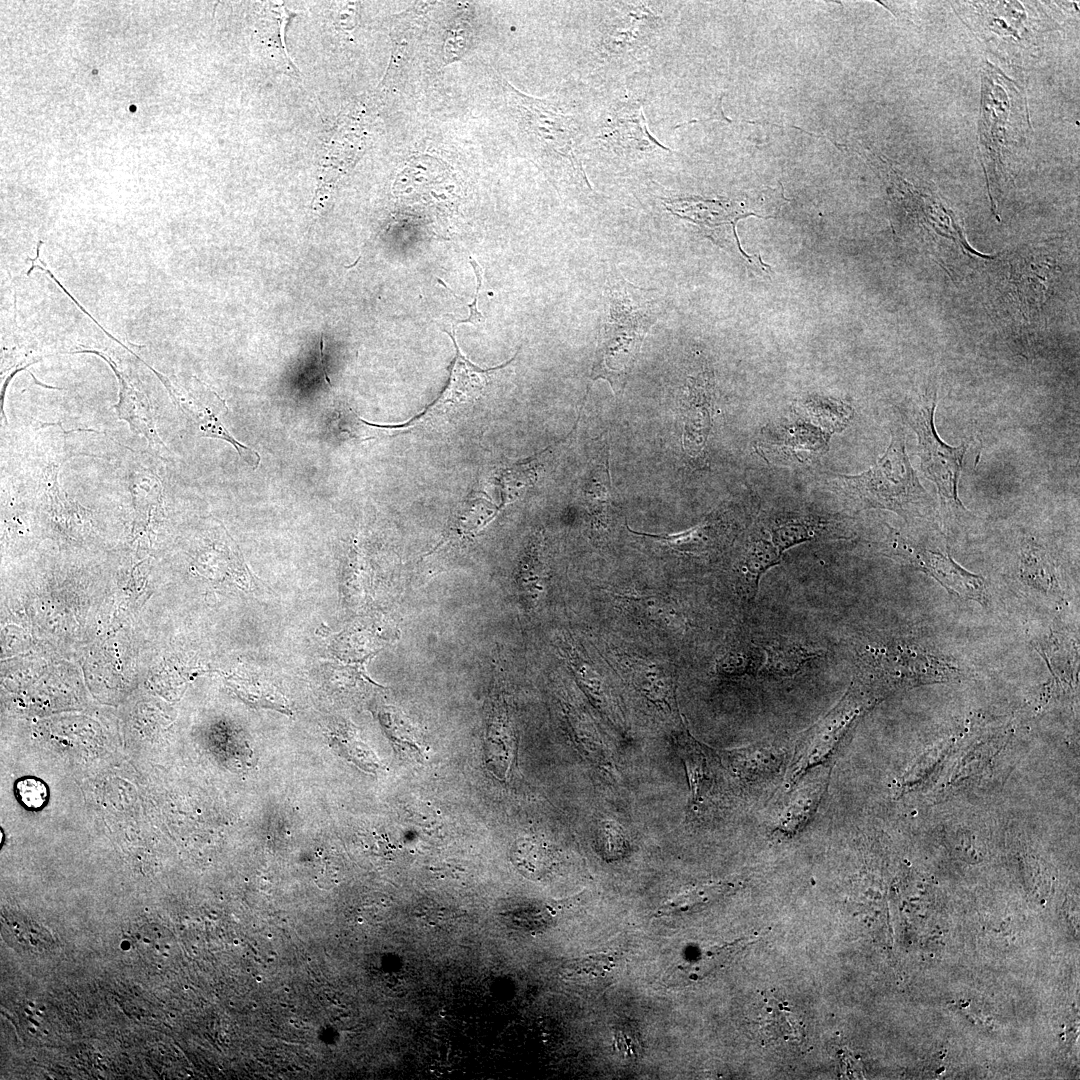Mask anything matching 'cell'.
<instances>
[{"label": "cell", "instance_id": "obj_26", "mask_svg": "<svg viewBox=\"0 0 1080 1080\" xmlns=\"http://www.w3.org/2000/svg\"><path fill=\"white\" fill-rule=\"evenodd\" d=\"M597 841L604 857L609 860L622 858L628 850V843L620 825L604 821L598 828Z\"/></svg>", "mask_w": 1080, "mask_h": 1080}, {"label": "cell", "instance_id": "obj_25", "mask_svg": "<svg viewBox=\"0 0 1080 1080\" xmlns=\"http://www.w3.org/2000/svg\"><path fill=\"white\" fill-rule=\"evenodd\" d=\"M765 659V653L759 647H747L726 654L718 663V670L726 676H741L756 673Z\"/></svg>", "mask_w": 1080, "mask_h": 1080}, {"label": "cell", "instance_id": "obj_10", "mask_svg": "<svg viewBox=\"0 0 1080 1080\" xmlns=\"http://www.w3.org/2000/svg\"><path fill=\"white\" fill-rule=\"evenodd\" d=\"M599 132L605 146L626 157L669 150L649 133L641 105L636 103L614 107Z\"/></svg>", "mask_w": 1080, "mask_h": 1080}, {"label": "cell", "instance_id": "obj_7", "mask_svg": "<svg viewBox=\"0 0 1080 1080\" xmlns=\"http://www.w3.org/2000/svg\"><path fill=\"white\" fill-rule=\"evenodd\" d=\"M452 337L456 349V357L449 379V383L441 395L418 416L400 425H388L392 431L406 430L421 423L432 420L448 418L465 406L475 403L485 391L488 382L500 367L482 370L468 361L460 352L454 336Z\"/></svg>", "mask_w": 1080, "mask_h": 1080}, {"label": "cell", "instance_id": "obj_20", "mask_svg": "<svg viewBox=\"0 0 1080 1080\" xmlns=\"http://www.w3.org/2000/svg\"><path fill=\"white\" fill-rule=\"evenodd\" d=\"M512 859L527 877L538 879L551 871L554 853L543 841L525 838L516 842Z\"/></svg>", "mask_w": 1080, "mask_h": 1080}, {"label": "cell", "instance_id": "obj_13", "mask_svg": "<svg viewBox=\"0 0 1080 1080\" xmlns=\"http://www.w3.org/2000/svg\"><path fill=\"white\" fill-rule=\"evenodd\" d=\"M828 777V771L819 770L796 790L779 816L777 828L780 832L793 834L809 821L824 793Z\"/></svg>", "mask_w": 1080, "mask_h": 1080}, {"label": "cell", "instance_id": "obj_8", "mask_svg": "<svg viewBox=\"0 0 1080 1080\" xmlns=\"http://www.w3.org/2000/svg\"><path fill=\"white\" fill-rule=\"evenodd\" d=\"M890 546L899 556L917 567H922L951 592L976 600L982 605L987 604L984 579L963 569L949 555L919 548L899 534H891Z\"/></svg>", "mask_w": 1080, "mask_h": 1080}, {"label": "cell", "instance_id": "obj_11", "mask_svg": "<svg viewBox=\"0 0 1080 1080\" xmlns=\"http://www.w3.org/2000/svg\"><path fill=\"white\" fill-rule=\"evenodd\" d=\"M486 727L488 761L499 777L511 770L517 752V737L505 700L494 695Z\"/></svg>", "mask_w": 1080, "mask_h": 1080}, {"label": "cell", "instance_id": "obj_19", "mask_svg": "<svg viewBox=\"0 0 1080 1080\" xmlns=\"http://www.w3.org/2000/svg\"><path fill=\"white\" fill-rule=\"evenodd\" d=\"M1021 577L1029 585L1051 591L1056 586L1053 563L1046 551L1038 544L1027 541L1021 552Z\"/></svg>", "mask_w": 1080, "mask_h": 1080}, {"label": "cell", "instance_id": "obj_4", "mask_svg": "<svg viewBox=\"0 0 1080 1080\" xmlns=\"http://www.w3.org/2000/svg\"><path fill=\"white\" fill-rule=\"evenodd\" d=\"M599 24L591 57L600 66L639 60L658 42L663 20L642 2H616Z\"/></svg>", "mask_w": 1080, "mask_h": 1080}, {"label": "cell", "instance_id": "obj_17", "mask_svg": "<svg viewBox=\"0 0 1080 1080\" xmlns=\"http://www.w3.org/2000/svg\"><path fill=\"white\" fill-rule=\"evenodd\" d=\"M516 582L519 590L529 601L536 602L544 591L546 567L543 553V540L536 536L530 543L519 562Z\"/></svg>", "mask_w": 1080, "mask_h": 1080}, {"label": "cell", "instance_id": "obj_24", "mask_svg": "<svg viewBox=\"0 0 1080 1080\" xmlns=\"http://www.w3.org/2000/svg\"><path fill=\"white\" fill-rule=\"evenodd\" d=\"M814 535V524L807 520L793 518L774 525L770 530V541L782 554L785 549L810 540Z\"/></svg>", "mask_w": 1080, "mask_h": 1080}, {"label": "cell", "instance_id": "obj_21", "mask_svg": "<svg viewBox=\"0 0 1080 1080\" xmlns=\"http://www.w3.org/2000/svg\"><path fill=\"white\" fill-rule=\"evenodd\" d=\"M678 748L688 778L690 804L692 808H697L707 775L706 756L699 743L689 733H685L679 738Z\"/></svg>", "mask_w": 1080, "mask_h": 1080}, {"label": "cell", "instance_id": "obj_5", "mask_svg": "<svg viewBox=\"0 0 1080 1080\" xmlns=\"http://www.w3.org/2000/svg\"><path fill=\"white\" fill-rule=\"evenodd\" d=\"M935 408L936 393L931 392L906 413L918 438L920 466L924 475L935 484L942 504L965 510L958 497V484L969 444L963 442L952 447L939 438L934 426Z\"/></svg>", "mask_w": 1080, "mask_h": 1080}, {"label": "cell", "instance_id": "obj_23", "mask_svg": "<svg viewBox=\"0 0 1080 1080\" xmlns=\"http://www.w3.org/2000/svg\"><path fill=\"white\" fill-rule=\"evenodd\" d=\"M731 888L729 883H710L682 892L666 901L659 909L661 915L689 911L717 899Z\"/></svg>", "mask_w": 1080, "mask_h": 1080}, {"label": "cell", "instance_id": "obj_30", "mask_svg": "<svg viewBox=\"0 0 1080 1080\" xmlns=\"http://www.w3.org/2000/svg\"><path fill=\"white\" fill-rule=\"evenodd\" d=\"M740 942L733 943L731 946L722 947L721 949H715L712 953L707 954L696 963L694 972L691 974H701L702 976L708 974L716 967H719L723 962L730 958L732 953H735L739 949Z\"/></svg>", "mask_w": 1080, "mask_h": 1080}, {"label": "cell", "instance_id": "obj_2", "mask_svg": "<svg viewBox=\"0 0 1080 1080\" xmlns=\"http://www.w3.org/2000/svg\"><path fill=\"white\" fill-rule=\"evenodd\" d=\"M979 137L986 171L1005 173V165L1020 152L1030 133L1026 98L1020 86L997 67L982 69Z\"/></svg>", "mask_w": 1080, "mask_h": 1080}, {"label": "cell", "instance_id": "obj_1", "mask_svg": "<svg viewBox=\"0 0 1080 1080\" xmlns=\"http://www.w3.org/2000/svg\"><path fill=\"white\" fill-rule=\"evenodd\" d=\"M604 297L606 309L599 330L591 380L605 379L617 395L626 385L657 314L655 302L648 297V291L621 276L607 280Z\"/></svg>", "mask_w": 1080, "mask_h": 1080}, {"label": "cell", "instance_id": "obj_12", "mask_svg": "<svg viewBox=\"0 0 1080 1080\" xmlns=\"http://www.w3.org/2000/svg\"><path fill=\"white\" fill-rule=\"evenodd\" d=\"M296 16L283 3H267L255 23V35L265 52L291 73L299 74L285 47V30Z\"/></svg>", "mask_w": 1080, "mask_h": 1080}, {"label": "cell", "instance_id": "obj_6", "mask_svg": "<svg viewBox=\"0 0 1080 1080\" xmlns=\"http://www.w3.org/2000/svg\"><path fill=\"white\" fill-rule=\"evenodd\" d=\"M508 89L526 124V130L533 135L535 141L547 154L560 158L573 176L591 189L576 154L580 131L573 117L562 114L547 102L527 96L510 85Z\"/></svg>", "mask_w": 1080, "mask_h": 1080}, {"label": "cell", "instance_id": "obj_27", "mask_svg": "<svg viewBox=\"0 0 1080 1080\" xmlns=\"http://www.w3.org/2000/svg\"><path fill=\"white\" fill-rule=\"evenodd\" d=\"M630 532L638 535H645L657 540L665 541L669 546L680 551H697L702 548L708 540V528L706 526H698L689 531L675 534V535H652L633 531L629 528Z\"/></svg>", "mask_w": 1080, "mask_h": 1080}, {"label": "cell", "instance_id": "obj_22", "mask_svg": "<svg viewBox=\"0 0 1080 1080\" xmlns=\"http://www.w3.org/2000/svg\"><path fill=\"white\" fill-rule=\"evenodd\" d=\"M760 1023L766 1034L772 1039L784 1041H798L803 1036V1028L798 1023L796 1016L782 1003L769 998L763 1014L760 1013Z\"/></svg>", "mask_w": 1080, "mask_h": 1080}, {"label": "cell", "instance_id": "obj_9", "mask_svg": "<svg viewBox=\"0 0 1080 1080\" xmlns=\"http://www.w3.org/2000/svg\"><path fill=\"white\" fill-rule=\"evenodd\" d=\"M853 714V698L849 694L821 722L805 734L797 746L789 768L788 779L791 783L830 755L853 718Z\"/></svg>", "mask_w": 1080, "mask_h": 1080}, {"label": "cell", "instance_id": "obj_31", "mask_svg": "<svg viewBox=\"0 0 1080 1080\" xmlns=\"http://www.w3.org/2000/svg\"><path fill=\"white\" fill-rule=\"evenodd\" d=\"M615 1039L619 1051L625 1057H633L638 1055L640 1049V1042L635 1036L634 1032L621 1029L615 1033Z\"/></svg>", "mask_w": 1080, "mask_h": 1080}, {"label": "cell", "instance_id": "obj_28", "mask_svg": "<svg viewBox=\"0 0 1080 1080\" xmlns=\"http://www.w3.org/2000/svg\"><path fill=\"white\" fill-rule=\"evenodd\" d=\"M15 792L20 803L28 809H40L48 799L47 786L34 777H24L18 780Z\"/></svg>", "mask_w": 1080, "mask_h": 1080}, {"label": "cell", "instance_id": "obj_16", "mask_svg": "<svg viewBox=\"0 0 1080 1080\" xmlns=\"http://www.w3.org/2000/svg\"><path fill=\"white\" fill-rule=\"evenodd\" d=\"M780 557L781 553L770 540L761 538L750 543L741 566L744 595L748 599L755 597L760 577L778 564Z\"/></svg>", "mask_w": 1080, "mask_h": 1080}, {"label": "cell", "instance_id": "obj_3", "mask_svg": "<svg viewBox=\"0 0 1080 1080\" xmlns=\"http://www.w3.org/2000/svg\"><path fill=\"white\" fill-rule=\"evenodd\" d=\"M841 480L849 496L864 508L888 509L906 517L920 515L932 505L910 463L901 428L892 432L887 450L872 468Z\"/></svg>", "mask_w": 1080, "mask_h": 1080}, {"label": "cell", "instance_id": "obj_15", "mask_svg": "<svg viewBox=\"0 0 1080 1080\" xmlns=\"http://www.w3.org/2000/svg\"><path fill=\"white\" fill-rule=\"evenodd\" d=\"M763 650L765 659L759 672L764 676H792L805 662L820 654L819 651L788 641L774 642Z\"/></svg>", "mask_w": 1080, "mask_h": 1080}, {"label": "cell", "instance_id": "obj_14", "mask_svg": "<svg viewBox=\"0 0 1080 1080\" xmlns=\"http://www.w3.org/2000/svg\"><path fill=\"white\" fill-rule=\"evenodd\" d=\"M496 506L482 497H470L454 514L450 528L436 547L476 536L495 516Z\"/></svg>", "mask_w": 1080, "mask_h": 1080}, {"label": "cell", "instance_id": "obj_29", "mask_svg": "<svg viewBox=\"0 0 1080 1080\" xmlns=\"http://www.w3.org/2000/svg\"><path fill=\"white\" fill-rule=\"evenodd\" d=\"M614 965L613 957L608 954L586 956L576 960L570 967L575 976L598 977L608 972Z\"/></svg>", "mask_w": 1080, "mask_h": 1080}, {"label": "cell", "instance_id": "obj_18", "mask_svg": "<svg viewBox=\"0 0 1080 1080\" xmlns=\"http://www.w3.org/2000/svg\"><path fill=\"white\" fill-rule=\"evenodd\" d=\"M230 684L236 694L248 705L273 709L287 715L291 713L287 700L265 680L251 676H237L230 680Z\"/></svg>", "mask_w": 1080, "mask_h": 1080}]
</instances>
